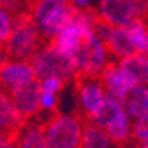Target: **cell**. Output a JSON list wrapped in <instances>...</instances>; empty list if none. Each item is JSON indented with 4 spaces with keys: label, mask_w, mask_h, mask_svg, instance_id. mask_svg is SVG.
Segmentation results:
<instances>
[{
    "label": "cell",
    "mask_w": 148,
    "mask_h": 148,
    "mask_svg": "<svg viewBox=\"0 0 148 148\" xmlns=\"http://www.w3.org/2000/svg\"><path fill=\"white\" fill-rule=\"evenodd\" d=\"M6 59H8V53H6V51H5L3 45H0V65H2Z\"/></svg>",
    "instance_id": "cell-25"
},
{
    "label": "cell",
    "mask_w": 148,
    "mask_h": 148,
    "mask_svg": "<svg viewBox=\"0 0 148 148\" xmlns=\"http://www.w3.org/2000/svg\"><path fill=\"white\" fill-rule=\"evenodd\" d=\"M45 42L52 40L74 15L68 0H30L27 6Z\"/></svg>",
    "instance_id": "cell-2"
},
{
    "label": "cell",
    "mask_w": 148,
    "mask_h": 148,
    "mask_svg": "<svg viewBox=\"0 0 148 148\" xmlns=\"http://www.w3.org/2000/svg\"><path fill=\"white\" fill-rule=\"evenodd\" d=\"M30 61L33 64L37 79L46 76H56L62 79L65 83H68L74 82L79 77L73 61L62 52H59L51 42H45L37 49V52L31 56Z\"/></svg>",
    "instance_id": "cell-5"
},
{
    "label": "cell",
    "mask_w": 148,
    "mask_h": 148,
    "mask_svg": "<svg viewBox=\"0 0 148 148\" xmlns=\"http://www.w3.org/2000/svg\"><path fill=\"white\" fill-rule=\"evenodd\" d=\"M0 148H16L15 133L0 132Z\"/></svg>",
    "instance_id": "cell-23"
},
{
    "label": "cell",
    "mask_w": 148,
    "mask_h": 148,
    "mask_svg": "<svg viewBox=\"0 0 148 148\" xmlns=\"http://www.w3.org/2000/svg\"><path fill=\"white\" fill-rule=\"evenodd\" d=\"M133 148H141V147H133Z\"/></svg>",
    "instance_id": "cell-27"
},
{
    "label": "cell",
    "mask_w": 148,
    "mask_h": 148,
    "mask_svg": "<svg viewBox=\"0 0 148 148\" xmlns=\"http://www.w3.org/2000/svg\"><path fill=\"white\" fill-rule=\"evenodd\" d=\"M132 139L138 142V147L148 148V114L133 120Z\"/></svg>",
    "instance_id": "cell-19"
},
{
    "label": "cell",
    "mask_w": 148,
    "mask_h": 148,
    "mask_svg": "<svg viewBox=\"0 0 148 148\" xmlns=\"http://www.w3.org/2000/svg\"><path fill=\"white\" fill-rule=\"evenodd\" d=\"M0 3L6 5L10 10H14V14H16L19 10L27 9L30 0H0Z\"/></svg>",
    "instance_id": "cell-22"
},
{
    "label": "cell",
    "mask_w": 148,
    "mask_h": 148,
    "mask_svg": "<svg viewBox=\"0 0 148 148\" xmlns=\"http://www.w3.org/2000/svg\"><path fill=\"white\" fill-rule=\"evenodd\" d=\"M96 31L104 40L111 58H116V61L136 53L130 43L126 27H113V25H108V24L98 21Z\"/></svg>",
    "instance_id": "cell-10"
},
{
    "label": "cell",
    "mask_w": 148,
    "mask_h": 148,
    "mask_svg": "<svg viewBox=\"0 0 148 148\" xmlns=\"http://www.w3.org/2000/svg\"><path fill=\"white\" fill-rule=\"evenodd\" d=\"M98 77H99L107 95L117 98L120 101H125V98L136 86L135 82L129 77V74L119 64V61H110Z\"/></svg>",
    "instance_id": "cell-9"
},
{
    "label": "cell",
    "mask_w": 148,
    "mask_h": 148,
    "mask_svg": "<svg viewBox=\"0 0 148 148\" xmlns=\"http://www.w3.org/2000/svg\"><path fill=\"white\" fill-rule=\"evenodd\" d=\"M113 145L114 144L101 126L88 120L84 121L79 148H113Z\"/></svg>",
    "instance_id": "cell-16"
},
{
    "label": "cell",
    "mask_w": 148,
    "mask_h": 148,
    "mask_svg": "<svg viewBox=\"0 0 148 148\" xmlns=\"http://www.w3.org/2000/svg\"><path fill=\"white\" fill-rule=\"evenodd\" d=\"M59 104V95L56 93H49V92H42L40 95V110L42 113H55Z\"/></svg>",
    "instance_id": "cell-21"
},
{
    "label": "cell",
    "mask_w": 148,
    "mask_h": 148,
    "mask_svg": "<svg viewBox=\"0 0 148 148\" xmlns=\"http://www.w3.org/2000/svg\"><path fill=\"white\" fill-rule=\"evenodd\" d=\"M95 14L101 22L126 27L148 14V0H98Z\"/></svg>",
    "instance_id": "cell-6"
},
{
    "label": "cell",
    "mask_w": 148,
    "mask_h": 148,
    "mask_svg": "<svg viewBox=\"0 0 148 148\" xmlns=\"http://www.w3.org/2000/svg\"><path fill=\"white\" fill-rule=\"evenodd\" d=\"M37 80H39V84H40L42 92L56 93V95H59L61 92H62L64 86L67 84L62 79H59V77H56V76H46V77L37 79Z\"/></svg>",
    "instance_id": "cell-20"
},
{
    "label": "cell",
    "mask_w": 148,
    "mask_h": 148,
    "mask_svg": "<svg viewBox=\"0 0 148 148\" xmlns=\"http://www.w3.org/2000/svg\"><path fill=\"white\" fill-rule=\"evenodd\" d=\"M71 61L79 76L89 77H98L111 61V55L104 40L98 34L96 27L84 36V39L71 55Z\"/></svg>",
    "instance_id": "cell-3"
},
{
    "label": "cell",
    "mask_w": 148,
    "mask_h": 148,
    "mask_svg": "<svg viewBox=\"0 0 148 148\" xmlns=\"http://www.w3.org/2000/svg\"><path fill=\"white\" fill-rule=\"evenodd\" d=\"M84 121L77 113H53L45 121L47 148H79Z\"/></svg>",
    "instance_id": "cell-4"
},
{
    "label": "cell",
    "mask_w": 148,
    "mask_h": 148,
    "mask_svg": "<svg viewBox=\"0 0 148 148\" xmlns=\"http://www.w3.org/2000/svg\"><path fill=\"white\" fill-rule=\"evenodd\" d=\"M68 2L77 10H86V9H90L92 6V0H68Z\"/></svg>",
    "instance_id": "cell-24"
},
{
    "label": "cell",
    "mask_w": 148,
    "mask_h": 148,
    "mask_svg": "<svg viewBox=\"0 0 148 148\" xmlns=\"http://www.w3.org/2000/svg\"><path fill=\"white\" fill-rule=\"evenodd\" d=\"M43 43L45 40L39 31V27L31 18L30 12L27 9L16 12L12 31L3 43L8 58L31 59V56Z\"/></svg>",
    "instance_id": "cell-1"
},
{
    "label": "cell",
    "mask_w": 148,
    "mask_h": 148,
    "mask_svg": "<svg viewBox=\"0 0 148 148\" xmlns=\"http://www.w3.org/2000/svg\"><path fill=\"white\" fill-rule=\"evenodd\" d=\"M130 43L136 53L148 55V22L145 18H138L126 25Z\"/></svg>",
    "instance_id": "cell-17"
},
{
    "label": "cell",
    "mask_w": 148,
    "mask_h": 148,
    "mask_svg": "<svg viewBox=\"0 0 148 148\" xmlns=\"http://www.w3.org/2000/svg\"><path fill=\"white\" fill-rule=\"evenodd\" d=\"M14 10H10L6 5L0 3V45H3L9 37L12 27H14Z\"/></svg>",
    "instance_id": "cell-18"
},
{
    "label": "cell",
    "mask_w": 148,
    "mask_h": 148,
    "mask_svg": "<svg viewBox=\"0 0 148 148\" xmlns=\"http://www.w3.org/2000/svg\"><path fill=\"white\" fill-rule=\"evenodd\" d=\"M144 89H145V101H147V108H148V84L144 86Z\"/></svg>",
    "instance_id": "cell-26"
},
{
    "label": "cell",
    "mask_w": 148,
    "mask_h": 148,
    "mask_svg": "<svg viewBox=\"0 0 148 148\" xmlns=\"http://www.w3.org/2000/svg\"><path fill=\"white\" fill-rule=\"evenodd\" d=\"M10 99L16 107L18 113L24 117V120L34 119L39 113H42L40 110V95L42 89L39 80H34L28 84H24L21 88L9 92Z\"/></svg>",
    "instance_id": "cell-11"
},
{
    "label": "cell",
    "mask_w": 148,
    "mask_h": 148,
    "mask_svg": "<svg viewBox=\"0 0 148 148\" xmlns=\"http://www.w3.org/2000/svg\"><path fill=\"white\" fill-rule=\"evenodd\" d=\"M34 80H37V76L30 59L8 58L0 65V83L2 89L8 93Z\"/></svg>",
    "instance_id": "cell-8"
},
{
    "label": "cell",
    "mask_w": 148,
    "mask_h": 148,
    "mask_svg": "<svg viewBox=\"0 0 148 148\" xmlns=\"http://www.w3.org/2000/svg\"><path fill=\"white\" fill-rule=\"evenodd\" d=\"M16 148H47L45 138V123L39 120L25 121L15 133Z\"/></svg>",
    "instance_id": "cell-13"
},
{
    "label": "cell",
    "mask_w": 148,
    "mask_h": 148,
    "mask_svg": "<svg viewBox=\"0 0 148 148\" xmlns=\"http://www.w3.org/2000/svg\"><path fill=\"white\" fill-rule=\"evenodd\" d=\"M24 123L25 120L18 113L10 99V95L5 90H0V132L16 133Z\"/></svg>",
    "instance_id": "cell-14"
},
{
    "label": "cell",
    "mask_w": 148,
    "mask_h": 148,
    "mask_svg": "<svg viewBox=\"0 0 148 148\" xmlns=\"http://www.w3.org/2000/svg\"><path fill=\"white\" fill-rule=\"evenodd\" d=\"M76 96L80 116L84 120H90L107 99V92L99 77L79 76L76 80Z\"/></svg>",
    "instance_id": "cell-7"
},
{
    "label": "cell",
    "mask_w": 148,
    "mask_h": 148,
    "mask_svg": "<svg viewBox=\"0 0 148 148\" xmlns=\"http://www.w3.org/2000/svg\"><path fill=\"white\" fill-rule=\"evenodd\" d=\"M110 136L111 142L116 145H125L132 139L133 133V120L123 108L102 127Z\"/></svg>",
    "instance_id": "cell-12"
},
{
    "label": "cell",
    "mask_w": 148,
    "mask_h": 148,
    "mask_svg": "<svg viewBox=\"0 0 148 148\" xmlns=\"http://www.w3.org/2000/svg\"><path fill=\"white\" fill-rule=\"evenodd\" d=\"M119 64L123 67L135 84H148V55L133 53L126 58L119 59Z\"/></svg>",
    "instance_id": "cell-15"
}]
</instances>
